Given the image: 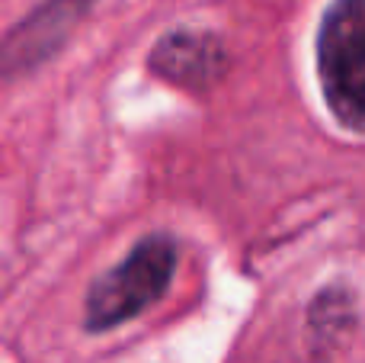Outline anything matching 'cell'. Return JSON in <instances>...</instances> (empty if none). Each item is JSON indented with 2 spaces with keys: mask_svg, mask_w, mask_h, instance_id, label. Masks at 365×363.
Masks as SVG:
<instances>
[{
  "mask_svg": "<svg viewBox=\"0 0 365 363\" xmlns=\"http://www.w3.org/2000/svg\"><path fill=\"white\" fill-rule=\"evenodd\" d=\"M177 274V242L164 232L148 235L103 277H96L83 302V328L103 334L138 319L167 296Z\"/></svg>",
  "mask_w": 365,
  "mask_h": 363,
  "instance_id": "cell-1",
  "label": "cell"
},
{
  "mask_svg": "<svg viewBox=\"0 0 365 363\" xmlns=\"http://www.w3.org/2000/svg\"><path fill=\"white\" fill-rule=\"evenodd\" d=\"M317 77L327 109L365 135V0H334L317 29Z\"/></svg>",
  "mask_w": 365,
  "mask_h": 363,
  "instance_id": "cell-2",
  "label": "cell"
},
{
  "mask_svg": "<svg viewBox=\"0 0 365 363\" xmlns=\"http://www.w3.org/2000/svg\"><path fill=\"white\" fill-rule=\"evenodd\" d=\"M96 0H42L0 36V81L32 74L64 49Z\"/></svg>",
  "mask_w": 365,
  "mask_h": 363,
  "instance_id": "cell-3",
  "label": "cell"
},
{
  "mask_svg": "<svg viewBox=\"0 0 365 363\" xmlns=\"http://www.w3.org/2000/svg\"><path fill=\"white\" fill-rule=\"evenodd\" d=\"M148 68L170 87H180L186 94H205L225 77L227 51L225 42L208 29H173L158 39Z\"/></svg>",
  "mask_w": 365,
  "mask_h": 363,
  "instance_id": "cell-4",
  "label": "cell"
},
{
  "mask_svg": "<svg viewBox=\"0 0 365 363\" xmlns=\"http://www.w3.org/2000/svg\"><path fill=\"white\" fill-rule=\"evenodd\" d=\"M353 328H356V302L349 289L330 287L314 296L308 312V334H311L314 354L327 357V354L340 351L349 341Z\"/></svg>",
  "mask_w": 365,
  "mask_h": 363,
  "instance_id": "cell-5",
  "label": "cell"
}]
</instances>
